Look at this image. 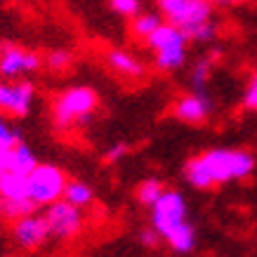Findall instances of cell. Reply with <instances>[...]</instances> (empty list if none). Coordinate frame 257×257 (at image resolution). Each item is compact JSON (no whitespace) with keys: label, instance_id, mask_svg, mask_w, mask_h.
Segmentation results:
<instances>
[{"label":"cell","instance_id":"9a60e30c","mask_svg":"<svg viewBox=\"0 0 257 257\" xmlns=\"http://www.w3.org/2000/svg\"><path fill=\"white\" fill-rule=\"evenodd\" d=\"M19 142H22V135L17 133L15 127H10V123L5 120L3 111H0V172H5L10 154H12V149H15Z\"/></svg>","mask_w":257,"mask_h":257},{"label":"cell","instance_id":"277c9868","mask_svg":"<svg viewBox=\"0 0 257 257\" xmlns=\"http://www.w3.org/2000/svg\"><path fill=\"white\" fill-rule=\"evenodd\" d=\"M187 43L189 38L184 31L168 22L161 24L147 40V45L154 50V62L161 71H177L187 62Z\"/></svg>","mask_w":257,"mask_h":257},{"label":"cell","instance_id":"603a6c76","mask_svg":"<svg viewBox=\"0 0 257 257\" xmlns=\"http://www.w3.org/2000/svg\"><path fill=\"white\" fill-rule=\"evenodd\" d=\"M127 151H130V147H127L125 142H118V144H113V147L104 154V161H106V163H118L120 158L127 156Z\"/></svg>","mask_w":257,"mask_h":257},{"label":"cell","instance_id":"484cf974","mask_svg":"<svg viewBox=\"0 0 257 257\" xmlns=\"http://www.w3.org/2000/svg\"><path fill=\"white\" fill-rule=\"evenodd\" d=\"M0 215H3V196H0Z\"/></svg>","mask_w":257,"mask_h":257},{"label":"cell","instance_id":"7402d4cb","mask_svg":"<svg viewBox=\"0 0 257 257\" xmlns=\"http://www.w3.org/2000/svg\"><path fill=\"white\" fill-rule=\"evenodd\" d=\"M243 106L248 111H255L257 113V71L252 73V78L248 80L245 85V92H243Z\"/></svg>","mask_w":257,"mask_h":257},{"label":"cell","instance_id":"5bb4252c","mask_svg":"<svg viewBox=\"0 0 257 257\" xmlns=\"http://www.w3.org/2000/svg\"><path fill=\"white\" fill-rule=\"evenodd\" d=\"M64 201L73 203L76 208L85 210L94 203V189L85 182H78V179H69L66 182V191H64Z\"/></svg>","mask_w":257,"mask_h":257},{"label":"cell","instance_id":"d6986e66","mask_svg":"<svg viewBox=\"0 0 257 257\" xmlns=\"http://www.w3.org/2000/svg\"><path fill=\"white\" fill-rule=\"evenodd\" d=\"M217 31H219V26L215 24V19H208V22L196 24V26L187 29L184 36H187L189 40H194V43H210V40L217 36Z\"/></svg>","mask_w":257,"mask_h":257},{"label":"cell","instance_id":"7c38bea8","mask_svg":"<svg viewBox=\"0 0 257 257\" xmlns=\"http://www.w3.org/2000/svg\"><path fill=\"white\" fill-rule=\"evenodd\" d=\"M106 64H109L111 71H116L118 76H123V78H142L144 76V64L133 55V52H127V50H109L106 52Z\"/></svg>","mask_w":257,"mask_h":257},{"label":"cell","instance_id":"ac0fdd59","mask_svg":"<svg viewBox=\"0 0 257 257\" xmlns=\"http://www.w3.org/2000/svg\"><path fill=\"white\" fill-rule=\"evenodd\" d=\"M210 76H212V59L210 57H203L191 69V85H194V90L203 92L205 85H208V80H210Z\"/></svg>","mask_w":257,"mask_h":257},{"label":"cell","instance_id":"7a4b0ae2","mask_svg":"<svg viewBox=\"0 0 257 257\" xmlns=\"http://www.w3.org/2000/svg\"><path fill=\"white\" fill-rule=\"evenodd\" d=\"M151 226L158 231L175 252H191L196 248V229L189 222V210L184 196L175 189H165L151 208Z\"/></svg>","mask_w":257,"mask_h":257},{"label":"cell","instance_id":"2e32d148","mask_svg":"<svg viewBox=\"0 0 257 257\" xmlns=\"http://www.w3.org/2000/svg\"><path fill=\"white\" fill-rule=\"evenodd\" d=\"M163 22H165V19L161 15H154V12H140L137 17H133L130 31H133L135 38H140V40H144V43H147L149 36L156 31Z\"/></svg>","mask_w":257,"mask_h":257},{"label":"cell","instance_id":"e0dca14e","mask_svg":"<svg viewBox=\"0 0 257 257\" xmlns=\"http://www.w3.org/2000/svg\"><path fill=\"white\" fill-rule=\"evenodd\" d=\"M165 191V187H163V182L161 179H156V177H149V179H144L140 187H137V191H135V196H137V201L144 205V208H151L154 203L161 198V194Z\"/></svg>","mask_w":257,"mask_h":257},{"label":"cell","instance_id":"3957f363","mask_svg":"<svg viewBox=\"0 0 257 257\" xmlns=\"http://www.w3.org/2000/svg\"><path fill=\"white\" fill-rule=\"evenodd\" d=\"M99 106V94L87 85L69 87L55 97L52 101V123L57 130L69 133L83 125L92 118V113Z\"/></svg>","mask_w":257,"mask_h":257},{"label":"cell","instance_id":"8992f818","mask_svg":"<svg viewBox=\"0 0 257 257\" xmlns=\"http://www.w3.org/2000/svg\"><path fill=\"white\" fill-rule=\"evenodd\" d=\"M47 219V229L50 236L57 241H73L83 234V226H85V212L76 208L69 201H57L52 205H47L43 210Z\"/></svg>","mask_w":257,"mask_h":257},{"label":"cell","instance_id":"30bf717a","mask_svg":"<svg viewBox=\"0 0 257 257\" xmlns=\"http://www.w3.org/2000/svg\"><path fill=\"white\" fill-rule=\"evenodd\" d=\"M212 113V99L205 92H194L182 94L175 104H172V116L187 125H201L205 123Z\"/></svg>","mask_w":257,"mask_h":257},{"label":"cell","instance_id":"d4e9b609","mask_svg":"<svg viewBox=\"0 0 257 257\" xmlns=\"http://www.w3.org/2000/svg\"><path fill=\"white\" fill-rule=\"evenodd\" d=\"M212 5H219V8H234V5H243L248 0H210Z\"/></svg>","mask_w":257,"mask_h":257},{"label":"cell","instance_id":"ba28073f","mask_svg":"<svg viewBox=\"0 0 257 257\" xmlns=\"http://www.w3.org/2000/svg\"><path fill=\"white\" fill-rule=\"evenodd\" d=\"M12 238L24 250H36L40 245H45L52 238L50 229H47L45 215L36 210V212H29V215L15 219L12 222Z\"/></svg>","mask_w":257,"mask_h":257},{"label":"cell","instance_id":"8fae6325","mask_svg":"<svg viewBox=\"0 0 257 257\" xmlns=\"http://www.w3.org/2000/svg\"><path fill=\"white\" fill-rule=\"evenodd\" d=\"M40 69V57L36 52H29L24 47L5 45L0 50V76L5 78H17L26 76Z\"/></svg>","mask_w":257,"mask_h":257},{"label":"cell","instance_id":"5b68a950","mask_svg":"<svg viewBox=\"0 0 257 257\" xmlns=\"http://www.w3.org/2000/svg\"><path fill=\"white\" fill-rule=\"evenodd\" d=\"M66 175L62 168L50 163H38L33 172L26 177V196L33 203L36 210H45L47 205L62 201L64 191H66Z\"/></svg>","mask_w":257,"mask_h":257},{"label":"cell","instance_id":"6da1fadb","mask_svg":"<svg viewBox=\"0 0 257 257\" xmlns=\"http://www.w3.org/2000/svg\"><path fill=\"white\" fill-rule=\"evenodd\" d=\"M255 172V156L245 149H208L184 165V177L196 189L243 182Z\"/></svg>","mask_w":257,"mask_h":257},{"label":"cell","instance_id":"44dd1931","mask_svg":"<svg viewBox=\"0 0 257 257\" xmlns=\"http://www.w3.org/2000/svg\"><path fill=\"white\" fill-rule=\"evenodd\" d=\"M109 5L113 12H118L120 17H137L142 12V3L140 0H109Z\"/></svg>","mask_w":257,"mask_h":257},{"label":"cell","instance_id":"cb8c5ba5","mask_svg":"<svg viewBox=\"0 0 257 257\" xmlns=\"http://www.w3.org/2000/svg\"><path fill=\"white\" fill-rule=\"evenodd\" d=\"M140 243L142 245H147V248H156L158 243H161V236H158V231L154 229V226L149 224L147 229H142L140 231Z\"/></svg>","mask_w":257,"mask_h":257},{"label":"cell","instance_id":"ffe728a7","mask_svg":"<svg viewBox=\"0 0 257 257\" xmlns=\"http://www.w3.org/2000/svg\"><path fill=\"white\" fill-rule=\"evenodd\" d=\"M45 64L50 71H66L73 64V55H71L69 50H52L45 57Z\"/></svg>","mask_w":257,"mask_h":257},{"label":"cell","instance_id":"4fadbf2b","mask_svg":"<svg viewBox=\"0 0 257 257\" xmlns=\"http://www.w3.org/2000/svg\"><path fill=\"white\" fill-rule=\"evenodd\" d=\"M36 165H38L36 154H33L26 144H22V142H19V144L12 149V154H10V161H8V168H5V170L15 172V175H24V177H29Z\"/></svg>","mask_w":257,"mask_h":257},{"label":"cell","instance_id":"9c48e42d","mask_svg":"<svg viewBox=\"0 0 257 257\" xmlns=\"http://www.w3.org/2000/svg\"><path fill=\"white\" fill-rule=\"evenodd\" d=\"M33 97H36V90L26 80L0 83V111L8 113V116H15V118L26 116L33 106Z\"/></svg>","mask_w":257,"mask_h":257},{"label":"cell","instance_id":"52a82bcc","mask_svg":"<svg viewBox=\"0 0 257 257\" xmlns=\"http://www.w3.org/2000/svg\"><path fill=\"white\" fill-rule=\"evenodd\" d=\"M212 8L210 0H158L161 17L182 31L212 19Z\"/></svg>","mask_w":257,"mask_h":257}]
</instances>
